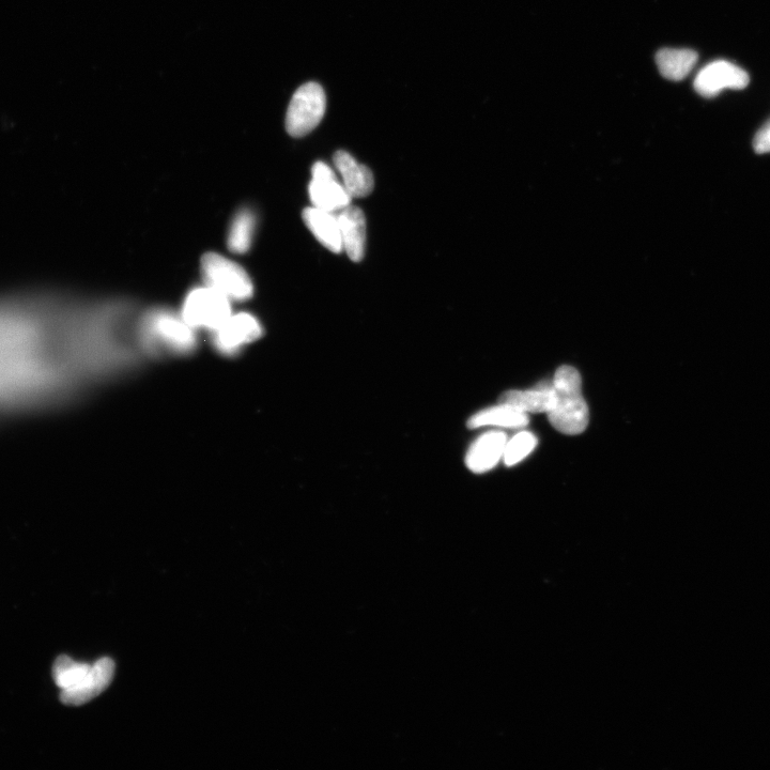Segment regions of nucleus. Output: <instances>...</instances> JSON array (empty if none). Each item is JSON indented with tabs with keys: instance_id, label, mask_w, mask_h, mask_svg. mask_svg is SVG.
Wrapping results in <instances>:
<instances>
[{
	"instance_id": "10",
	"label": "nucleus",
	"mask_w": 770,
	"mask_h": 770,
	"mask_svg": "<svg viewBox=\"0 0 770 770\" xmlns=\"http://www.w3.org/2000/svg\"><path fill=\"white\" fill-rule=\"evenodd\" d=\"M114 674L115 664L111 658L98 660L79 686L61 691V702L69 706H81L94 700L111 685Z\"/></svg>"
},
{
	"instance_id": "5",
	"label": "nucleus",
	"mask_w": 770,
	"mask_h": 770,
	"mask_svg": "<svg viewBox=\"0 0 770 770\" xmlns=\"http://www.w3.org/2000/svg\"><path fill=\"white\" fill-rule=\"evenodd\" d=\"M146 343L158 350L187 352L196 343L195 330L179 315L167 311L151 313L145 320Z\"/></svg>"
},
{
	"instance_id": "14",
	"label": "nucleus",
	"mask_w": 770,
	"mask_h": 770,
	"mask_svg": "<svg viewBox=\"0 0 770 770\" xmlns=\"http://www.w3.org/2000/svg\"><path fill=\"white\" fill-rule=\"evenodd\" d=\"M302 217L308 229L325 248L336 254L344 251L341 226L335 213L311 207L303 211Z\"/></svg>"
},
{
	"instance_id": "15",
	"label": "nucleus",
	"mask_w": 770,
	"mask_h": 770,
	"mask_svg": "<svg viewBox=\"0 0 770 770\" xmlns=\"http://www.w3.org/2000/svg\"><path fill=\"white\" fill-rule=\"evenodd\" d=\"M553 402L552 381L541 382L532 390L508 391L500 398V403L514 406L526 413H548Z\"/></svg>"
},
{
	"instance_id": "2",
	"label": "nucleus",
	"mask_w": 770,
	"mask_h": 770,
	"mask_svg": "<svg viewBox=\"0 0 770 770\" xmlns=\"http://www.w3.org/2000/svg\"><path fill=\"white\" fill-rule=\"evenodd\" d=\"M554 402L548 417L551 425L560 433L580 435L590 420L589 407L581 391V377L577 369L562 366L553 380Z\"/></svg>"
},
{
	"instance_id": "1",
	"label": "nucleus",
	"mask_w": 770,
	"mask_h": 770,
	"mask_svg": "<svg viewBox=\"0 0 770 770\" xmlns=\"http://www.w3.org/2000/svg\"><path fill=\"white\" fill-rule=\"evenodd\" d=\"M43 294L0 298V413L64 398L91 364L87 322Z\"/></svg>"
},
{
	"instance_id": "8",
	"label": "nucleus",
	"mask_w": 770,
	"mask_h": 770,
	"mask_svg": "<svg viewBox=\"0 0 770 770\" xmlns=\"http://www.w3.org/2000/svg\"><path fill=\"white\" fill-rule=\"evenodd\" d=\"M263 327L249 313L231 314L217 330L213 331L215 348L226 354L239 352L244 346L263 335Z\"/></svg>"
},
{
	"instance_id": "16",
	"label": "nucleus",
	"mask_w": 770,
	"mask_h": 770,
	"mask_svg": "<svg viewBox=\"0 0 770 770\" xmlns=\"http://www.w3.org/2000/svg\"><path fill=\"white\" fill-rule=\"evenodd\" d=\"M529 425V417L514 406L502 404L485 409L473 415L468 421L470 429L485 426H497L504 428H523Z\"/></svg>"
},
{
	"instance_id": "20",
	"label": "nucleus",
	"mask_w": 770,
	"mask_h": 770,
	"mask_svg": "<svg viewBox=\"0 0 770 770\" xmlns=\"http://www.w3.org/2000/svg\"><path fill=\"white\" fill-rule=\"evenodd\" d=\"M537 439L529 433V431H521L510 441L507 440L503 461L505 466L513 467L527 456H529L536 448Z\"/></svg>"
},
{
	"instance_id": "21",
	"label": "nucleus",
	"mask_w": 770,
	"mask_h": 770,
	"mask_svg": "<svg viewBox=\"0 0 770 770\" xmlns=\"http://www.w3.org/2000/svg\"><path fill=\"white\" fill-rule=\"evenodd\" d=\"M753 146L754 150L758 153L763 154L770 152V120L759 131L756 138H754Z\"/></svg>"
},
{
	"instance_id": "4",
	"label": "nucleus",
	"mask_w": 770,
	"mask_h": 770,
	"mask_svg": "<svg viewBox=\"0 0 770 770\" xmlns=\"http://www.w3.org/2000/svg\"><path fill=\"white\" fill-rule=\"evenodd\" d=\"M231 303L219 291L204 284L189 291L183 301L180 316L195 331L207 330L212 333L233 314Z\"/></svg>"
},
{
	"instance_id": "17",
	"label": "nucleus",
	"mask_w": 770,
	"mask_h": 770,
	"mask_svg": "<svg viewBox=\"0 0 770 770\" xmlns=\"http://www.w3.org/2000/svg\"><path fill=\"white\" fill-rule=\"evenodd\" d=\"M698 54L692 50L664 49L657 53L656 63L662 76L682 81L697 64Z\"/></svg>"
},
{
	"instance_id": "6",
	"label": "nucleus",
	"mask_w": 770,
	"mask_h": 770,
	"mask_svg": "<svg viewBox=\"0 0 770 770\" xmlns=\"http://www.w3.org/2000/svg\"><path fill=\"white\" fill-rule=\"evenodd\" d=\"M327 98L317 83L301 86L292 97L287 115L286 130L289 135L303 137L316 129L325 117Z\"/></svg>"
},
{
	"instance_id": "7",
	"label": "nucleus",
	"mask_w": 770,
	"mask_h": 770,
	"mask_svg": "<svg viewBox=\"0 0 770 770\" xmlns=\"http://www.w3.org/2000/svg\"><path fill=\"white\" fill-rule=\"evenodd\" d=\"M312 176L308 193L315 208L335 213L350 205L352 197L328 164L315 163Z\"/></svg>"
},
{
	"instance_id": "12",
	"label": "nucleus",
	"mask_w": 770,
	"mask_h": 770,
	"mask_svg": "<svg viewBox=\"0 0 770 770\" xmlns=\"http://www.w3.org/2000/svg\"><path fill=\"white\" fill-rule=\"evenodd\" d=\"M337 219L341 226L343 249L354 263H359L366 248L365 215L360 208L349 205L337 214Z\"/></svg>"
},
{
	"instance_id": "3",
	"label": "nucleus",
	"mask_w": 770,
	"mask_h": 770,
	"mask_svg": "<svg viewBox=\"0 0 770 770\" xmlns=\"http://www.w3.org/2000/svg\"><path fill=\"white\" fill-rule=\"evenodd\" d=\"M204 284L217 290L231 302L249 300L254 294L250 275L235 261L217 253L202 259Z\"/></svg>"
},
{
	"instance_id": "11",
	"label": "nucleus",
	"mask_w": 770,
	"mask_h": 770,
	"mask_svg": "<svg viewBox=\"0 0 770 770\" xmlns=\"http://www.w3.org/2000/svg\"><path fill=\"white\" fill-rule=\"evenodd\" d=\"M507 436L503 431L491 430L477 438L466 456V465L474 473L494 469L503 459Z\"/></svg>"
},
{
	"instance_id": "19",
	"label": "nucleus",
	"mask_w": 770,
	"mask_h": 770,
	"mask_svg": "<svg viewBox=\"0 0 770 770\" xmlns=\"http://www.w3.org/2000/svg\"><path fill=\"white\" fill-rule=\"evenodd\" d=\"M91 670L88 664L76 662L68 656H59L53 667V677L61 691L79 686Z\"/></svg>"
},
{
	"instance_id": "13",
	"label": "nucleus",
	"mask_w": 770,
	"mask_h": 770,
	"mask_svg": "<svg viewBox=\"0 0 770 770\" xmlns=\"http://www.w3.org/2000/svg\"><path fill=\"white\" fill-rule=\"evenodd\" d=\"M334 165L351 197H365L373 192L375 180L371 169L360 164L350 153L337 151L334 154Z\"/></svg>"
},
{
	"instance_id": "18",
	"label": "nucleus",
	"mask_w": 770,
	"mask_h": 770,
	"mask_svg": "<svg viewBox=\"0 0 770 770\" xmlns=\"http://www.w3.org/2000/svg\"><path fill=\"white\" fill-rule=\"evenodd\" d=\"M256 215L248 208L240 210L228 231L227 244L231 252L235 254H245L251 249L255 230Z\"/></svg>"
},
{
	"instance_id": "9",
	"label": "nucleus",
	"mask_w": 770,
	"mask_h": 770,
	"mask_svg": "<svg viewBox=\"0 0 770 770\" xmlns=\"http://www.w3.org/2000/svg\"><path fill=\"white\" fill-rule=\"evenodd\" d=\"M749 82V75L743 69L728 61H715L699 72L695 88L699 95L713 98L723 89H744Z\"/></svg>"
}]
</instances>
